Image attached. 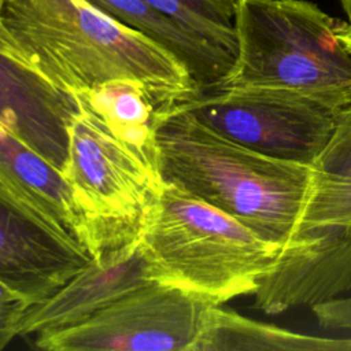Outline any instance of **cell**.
Masks as SVG:
<instances>
[{"instance_id": "obj_1", "label": "cell", "mask_w": 351, "mask_h": 351, "mask_svg": "<svg viewBox=\"0 0 351 351\" xmlns=\"http://www.w3.org/2000/svg\"><path fill=\"white\" fill-rule=\"evenodd\" d=\"M0 25L26 64L67 95L137 80L166 110L199 93L173 53L88 0H4Z\"/></svg>"}, {"instance_id": "obj_2", "label": "cell", "mask_w": 351, "mask_h": 351, "mask_svg": "<svg viewBox=\"0 0 351 351\" xmlns=\"http://www.w3.org/2000/svg\"><path fill=\"white\" fill-rule=\"evenodd\" d=\"M162 181L236 218L282 247L302 210L311 166L247 149L177 106L159 114Z\"/></svg>"}, {"instance_id": "obj_3", "label": "cell", "mask_w": 351, "mask_h": 351, "mask_svg": "<svg viewBox=\"0 0 351 351\" xmlns=\"http://www.w3.org/2000/svg\"><path fill=\"white\" fill-rule=\"evenodd\" d=\"M140 245L152 281L208 304L254 295L281 248L166 182L145 217Z\"/></svg>"}, {"instance_id": "obj_4", "label": "cell", "mask_w": 351, "mask_h": 351, "mask_svg": "<svg viewBox=\"0 0 351 351\" xmlns=\"http://www.w3.org/2000/svg\"><path fill=\"white\" fill-rule=\"evenodd\" d=\"M337 26L307 0H239L237 58L217 86L289 90L339 111L351 101V53Z\"/></svg>"}, {"instance_id": "obj_5", "label": "cell", "mask_w": 351, "mask_h": 351, "mask_svg": "<svg viewBox=\"0 0 351 351\" xmlns=\"http://www.w3.org/2000/svg\"><path fill=\"white\" fill-rule=\"evenodd\" d=\"M77 106L62 173L81 221L82 244L93 259L140 237L163 181L155 165L117 138L81 101Z\"/></svg>"}, {"instance_id": "obj_6", "label": "cell", "mask_w": 351, "mask_h": 351, "mask_svg": "<svg viewBox=\"0 0 351 351\" xmlns=\"http://www.w3.org/2000/svg\"><path fill=\"white\" fill-rule=\"evenodd\" d=\"M351 289V182L315 173L273 267L261 278L254 307L274 315L313 307Z\"/></svg>"}, {"instance_id": "obj_7", "label": "cell", "mask_w": 351, "mask_h": 351, "mask_svg": "<svg viewBox=\"0 0 351 351\" xmlns=\"http://www.w3.org/2000/svg\"><path fill=\"white\" fill-rule=\"evenodd\" d=\"M177 107L247 149L308 166L326 147L336 123V111L281 89L214 86Z\"/></svg>"}, {"instance_id": "obj_8", "label": "cell", "mask_w": 351, "mask_h": 351, "mask_svg": "<svg viewBox=\"0 0 351 351\" xmlns=\"http://www.w3.org/2000/svg\"><path fill=\"white\" fill-rule=\"evenodd\" d=\"M207 304L151 281L81 324L36 336L34 346L47 351H189Z\"/></svg>"}, {"instance_id": "obj_9", "label": "cell", "mask_w": 351, "mask_h": 351, "mask_svg": "<svg viewBox=\"0 0 351 351\" xmlns=\"http://www.w3.org/2000/svg\"><path fill=\"white\" fill-rule=\"evenodd\" d=\"M92 261L67 230L0 182V280L33 304L47 299Z\"/></svg>"}, {"instance_id": "obj_10", "label": "cell", "mask_w": 351, "mask_h": 351, "mask_svg": "<svg viewBox=\"0 0 351 351\" xmlns=\"http://www.w3.org/2000/svg\"><path fill=\"white\" fill-rule=\"evenodd\" d=\"M75 110L74 96L27 66L0 25V119L62 170L67 159V126Z\"/></svg>"}, {"instance_id": "obj_11", "label": "cell", "mask_w": 351, "mask_h": 351, "mask_svg": "<svg viewBox=\"0 0 351 351\" xmlns=\"http://www.w3.org/2000/svg\"><path fill=\"white\" fill-rule=\"evenodd\" d=\"M151 281L138 237L93 258L52 295L30 306L21 321L19 336L36 337L81 324Z\"/></svg>"}, {"instance_id": "obj_12", "label": "cell", "mask_w": 351, "mask_h": 351, "mask_svg": "<svg viewBox=\"0 0 351 351\" xmlns=\"http://www.w3.org/2000/svg\"><path fill=\"white\" fill-rule=\"evenodd\" d=\"M0 182L82 244L81 221L62 170L19 138L1 119Z\"/></svg>"}, {"instance_id": "obj_13", "label": "cell", "mask_w": 351, "mask_h": 351, "mask_svg": "<svg viewBox=\"0 0 351 351\" xmlns=\"http://www.w3.org/2000/svg\"><path fill=\"white\" fill-rule=\"evenodd\" d=\"M88 1L173 53L186 67L199 92L219 85L236 62L234 56L181 27L144 0Z\"/></svg>"}, {"instance_id": "obj_14", "label": "cell", "mask_w": 351, "mask_h": 351, "mask_svg": "<svg viewBox=\"0 0 351 351\" xmlns=\"http://www.w3.org/2000/svg\"><path fill=\"white\" fill-rule=\"evenodd\" d=\"M189 351H350V340L303 335L207 304Z\"/></svg>"}, {"instance_id": "obj_15", "label": "cell", "mask_w": 351, "mask_h": 351, "mask_svg": "<svg viewBox=\"0 0 351 351\" xmlns=\"http://www.w3.org/2000/svg\"><path fill=\"white\" fill-rule=\"evenodd\" d=\"M121 141L158 167L156 130L162 106L137 80H111L73 95Z\"/></svg>"}, {"instance_id": "obj_16", "label": "cell", "mask_w": 351, "mask_h": 351, "mask_svg": "<svg viewBox=\"0 0 351 351\" xmlns=\"http://www.w3.org/2000/svg\"><path fill=\"white\" fill-rule=\"evenodd\" d=\"M181 27L237 58L239 0H144Z\"/></svg>"}, {"instance_id": "obj_17", "label": "cell", "mask_w": 351, "mask_h": 351, "mask_svg": "<svg viewBox=\"0 0 351 351\" xmlns=\"http://www.w3.org/2000/svg\"><path fill=\"white\" fill-rule=\"evenodd\" d=\"M311 169L318 174L351 182V101L336 111L333 133Z\"/></svg>"}, {"instance_id": "obj_18", "label": "cell", "mask_w": 351, "mask_h": 351, "mask_svg": "<svg viewBox=\"0 0 351 351\" xmlns=\"http://www.w3.org/2000/svg\"><path fill=\"white\" fill-rule=\"evenodd\" d=\"M33 302L21 291L0 280V350L19 336V325Z\"/></svg>"}, {"instance_id": "obj_19", "label": "cell", "mask_w": 351, "mask_h": 351, "mask_svg": "<svg viewBox=\"0 0 351 351\" xmlns=\"http://www.w3.org/2000/svg\"><path fill=\"white\" fill-rule=\"evenodd\" d=\"M319 328L351 335V296H340L311 307Z\"/></svg>"}, {"instance_id": "obj_20", "label": "cell", "mask_w": 351, "mask_h": 351, "mask_svg": "<svg viewBox=\"0 0 351 351\" xmlns=\"http://www.w3.org/2000/svg\"><path fill=\"white\" fill-rule=\"evenodd\" d=\"M339 41L343 44V47L351 53V22L344 23L340 22L336 30Z\"/></svg>"}, {"instance_id": "obj_21", "label": "cell", "mask_w": 351, "mask_h": 351, "mask_svg": "<svg viewBox=\"0 0 351 351\" xmlns=\"http://www.w3.org/2000/svg\"><path fill=\"white\" fill-rule=\"evenodd\" d=\"M341 1V5L348 16V22H351V0H340Z\"/></svg>"}, {"instance_id": "obj_22", "label": "cell", "mask_w": 351, "mask_h": 351, "mask_svg": "<svg viewBox=\"0 0 351 351\" xmlns=\"http://www.w3.org/2000/svg\"><path fill=\"white\" fill-rule=\"evenodd\" d=\"M3 3H4V0H0V12H1V8H3Z\"/></svg>"}, {"instance_id": "obj_23", "label": "cell", "mask_w": 351, "mask_h": 351, "mask_svg": "<svg viewBox=\"0 0 351 351\" xmlns=\"http://www.w3.org/2000/svg\"><path fill=\"white\" fill-rule=\"evenodd\" d=\"M348 340H350V351H351V335L348 336Z\"/></svg>"}]
</instances>
